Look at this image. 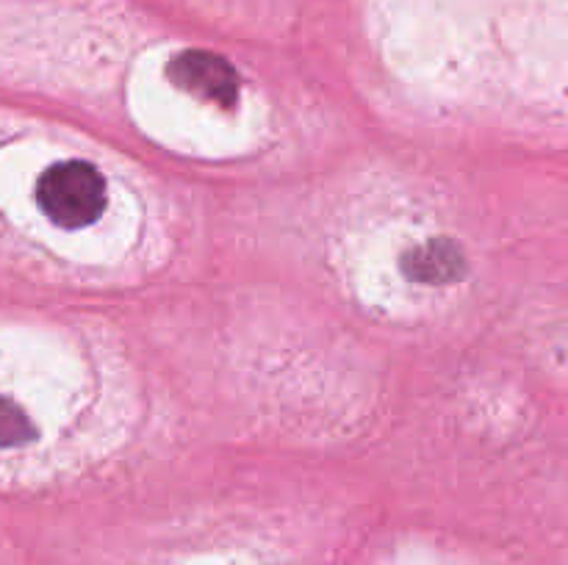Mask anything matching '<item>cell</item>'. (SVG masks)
Here are the masks:
<instances>
[{"label": "cell", "instance_id": "cell-2", "mask_svg": "<svg viewBox=\"0 0 568 565\" xmlns=\"http://www.w3.org/2000/svg\"><path fill=\"white\" fill-rule=\"evenodd\" d=\"M397 269L419 288H449L466 277V253L449 236H427L399 249Z\"/></svg>", "mask_w": 568, "mask_h": 565}, {"label": "cell", "instance_id": "cell-1", "mask_svg": "<svg viewBox=\"0 0 568 565\" xmlns=\"http://www.w3.org/2000/svg\"><path fill=\"white\" fill-rule=\"evenodd\" d=\"M28 203L44 227L81 236L103 225L114 205V186L103 166L81 155L44 161L28 183Z\"/></svg>", "mask_w": 568, "mask_h": 565}]
</instances>
